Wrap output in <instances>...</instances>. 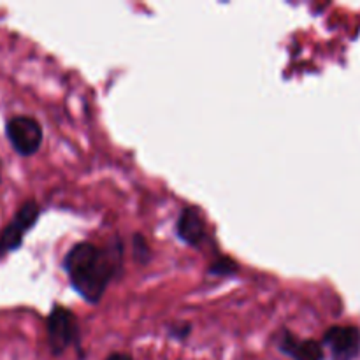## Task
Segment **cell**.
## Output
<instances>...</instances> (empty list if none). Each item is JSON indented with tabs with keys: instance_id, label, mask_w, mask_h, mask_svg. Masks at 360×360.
<instances>
[{
	"instance_id": "6da1fadb",
	"label": "cell",
	"mask_w": 360,
	"mask_h": 360,
	"mask_svg": "<svg viewBox=\"0 0 360 360\" xmlns=\"http://www.w3.org/2000/svg\"><path fill=\"white\" fill-rule=\"evenodd\" d=\"M116 267L112 252L97 248L91 243L72 246L63 259V269L69 274L72 288L91 304L101 301Z\"/></svg>"
},
{
	"instance_id": "7a4b0ae2",
	"label": "cell",
	"mask_w": 360,
	"mask_h": 360,
	"mask_svg": "<svg viewBox=\"0 0 360 360\" xmlns=\"http://www.w3.org/2000/svg\"><path fill=\"white\" fill-rule=\"evenodd\" d=\"M6 134L11 146L21 157L37 153L42 143V127L30 116H14L6 123Z\"/></svg>"
},
{
	"instance_id": "3957f363",
	"label": "cell",
	"mask_w": 360,
	"mask_h": 360,
	"mask_svg": "<svg viewBox=\"0 0 360 360\" xmlns=\"http://www.w3.org/2000/svg\"><path fill=\"white\" fill-rule=\"evenodd\" d=\"M39 214H41V210H39L37 202H34V200H27L18 210L13 220L9 221V225L0 234V257L20 248L21 243H23V236L34 227Z\"/></svg>"
},
{
	"instance_id": "277c9868",
	"label": "cell",
	"mask_w": 360,
	"mask_h": 360,
	"mask_svg": "<svg viewBox=\"0 0 360 360\" xmlns=\"http://www.w3.org/2000/svg\"><path fill=\"white\" fill-rule=\"evenodd\" d=\"M77 340V323L72 313L55 306L48 316V343L55 355H62Z\"/></svg>"
},
{
	"instance_id": "5b68a950",
	"label": "cell",
	"mask_w": 360,
	"mask_h": 360,
	"mask_svg": "<svg viewBox=\"0 0 360 360\" xmlns=\"http://www.w3.org/2000/svg\"><path fill=\"white\" fill-rule=\"evenodd\" d=\"M323 345L333 360H355L360 354V330L354 326H334L323 334Z\"/></svg>"
},
{
	"instance_id": "8992f818",
	"label": "cell",
	"mask_w": 360,
	"mask_h": 360,
	"mask_svg": "<svg viewBox=\"0 0 360 360\" xmlns=\"http://www.w3.org/2000/svg\"><path fill=\"white\" fill-rule=\"evenodd\" d=\"M280 350L294 360H323V348L319 341L299 340L295 334L290 333L283 334Z\"/></svg>"
},
{
	"instance_id": "52a82bcc",
	"label": "cell",
	"mask_w": 360,
	"mask_h": 360,
	"mask_svg": "<svg viewBox=\"0 0 360 360\" xmlns=\"http://www.w3.org/2000/svg\"><path fill=\"white\" fill-rule=\"evenodd\" d=\"M179 239L186 243V245L197 246L204 241L206 238V229H204V221L200 218L199 211L193 207H186L178 218V225H176Z\"/></svg>"
},
{
	"instance_id": "ba28073f",
	"label": "cell",
	"mask_w": 360,
	"mask_h": 360,
	"mask_svg": "<svg viewBox=\"0 0 360 360\" xmlns=\"http://www.w3.org/2000/svg\"><path fill=\"white\" fill-rule=\"evenodd\" d=\"M236 271H238V264L229 259H220L210 266V273L214 276H229V274H234Z\"/></svg>"
},
{
	"instance_id": "9c48e42d",
	"label": "cell",
	"mask_w": 360,
	"mask_h": 360,
	"mask_svg": "<svg viewBox=\"0 0 360 360\" xmlns=\"http://www.w3.org/2000/svg\"><path fill=\"white\" fill-rule=\"evenodd\" d=\"M105 360H132V357L129 354H112Z\"/></svg>"
}]
</instances>
